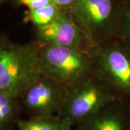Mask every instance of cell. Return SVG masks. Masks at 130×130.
Listing matches in <instances>:
<instances>
[{
    "mask_svg": "<svg viewBox=\"0 0 130 130\" xmlns=\"http://www.w3.org/2000/svg\"><path fill=\"white\" fill-rule=\"evenodd\" d=\"M36 45L42 72L66 88L93 73V49L95 46Z\"/></svg>",
    "mask_w": 130,
    "mask_h": 130,
    "instance_id": "obj_1",
    "label": "cell"
},
{
    "mask_svg": "<svg viewBox=\"0 0 130 130\" xmlns=\"http://www.w3.org/2000/svg\"><path fill=\"white\" fill-rule=\"evenodd\" d=\"M41 73L36 43H0V90L19 99L29 84Z\"/></svg>",
    "mask_w": 130,
    "mask_h": 130,
    "instance_id": "obj_2",
    "label": "cell"
},
{
    "mask_svg": "<svg viewBox=\"0 0 130 130\" xmlns=\"http://www.w3.org/2000/svg\"><path fill=\"white\" fill-rule=\"evenodd\" d=\"M106 84L91 73L67 88L58 116L75 125L93 116L113 101Z\"/></svg>",
    "mask_w": 130,
    "mask_h": 130,
    "instance_id": "obj_3",
    "label": "cell"
},
{
    "mask_svg": "<svg viewBox=\"0 0 130 130\" xmlns=\"http://www.w3.org/2000/svg\"><path fill=\"white\" fill-rule=\"evenodd\" d=\"M93 72L107 85L130 93V49L118 44L93 49Z\"/></svg>",
    "mask_w": 130,
    "mask_h": 130,
    "instance_id": "obj_4",
    "label": "cell"
},
{
    "mask_svg": "<svg viewBox=\"0 0 130 130\" xmlns=\"http://www.w3.org/2000/svg\"><path fill=\"white\" fill-rule=\"evenodd\" d=\"M66 90V88L41 72L26 87L19 99L30 116H58Z\"/></svg>",
    "mask_w": 130,
    "mask_h": 130,
    "instance_id": "obj_5",
    "label": "cell"
},
{
    "mask_svg": "<svg viewBox=\"0 0 130 130\" xmlns=\"http://www.w3.org/2000/svg\"><path fill=\"white\" fill-rule=\"evenodd\" d=\"M70 15L94 46H97L102 30L113 13L111 0H77Z\"/></svg>",
    "mask_w": 130,
    "mask_h": 130,
    "instance_id": "obj_6",
    "label": "cell"
},
{
    "mask_svg": "<svg viewBox=\"0 0 130 130\" xmlns=\"http://www.w3.org/2000/svg\"><path fill=\"white\" fill-rule=\"evenodd\" d=\"M37 36L38 43L41 45L93 48L86 44L93 46L64 9L50 23L37 28Z\"/></svg>",
    "mask_w": 130,
    "mask_h": 130,
    "instance_id": "obj_7",
    "label": "cell"
},
{
    "mask_svg": "<svg viewBox=\"0 0 130 130\" xmlns=\"http://www.w3.org/2000/svg\"><path fill=\"white\" fill-rule=\"evenodd\" d=\"M110 105L75 124V130H126L127 118L124 112Z\"/></svg>",
    "mask_w": 130,
    "mask_h": 130,
    "instance_id": "obj_8",
    "label": "cell"
},
{
    "mask_svg": "<svg viewBox=\"0 0 130 130\" xmlns=\"http://www.w3.org/2000/svg\"><path fill=\"white\" fill-rule=\"evenodd\" d=\"M61 119L57 115L34 116L17 121V130H60Z\"/></svg>",
    "mask_w": 130,
    "mask_h": 130,
    "instance_id": "obj_9",
    "label": "cell"
},
{
    "mask_svg": "<svg viewBox=\"0 0 130 130\" xmlns=\"http://www.w3.org/2000/svg\"><path fill=\"white\" fill-rule=\"evenodd\" d=\"M63 9L55 4H51L43 7L28 10L25 13V21L30 22L37 28L46 25L60 14Z\"/></svg>",
    "mask_w": 130,
    "mask_h": 130,
    "instance_id": "obj_10",
    "label": "cell"
},
{
    "mask_svg": "<svg viewBox=\"0 0 130 130\" xmlns=\"http://www.w3.org/2000/svg\"><path fill=\"white\" fill-rule=\"evenodd\" d=\"M18 100L0 90V129L14 120L18 113Z\"/></svg>",
    "mask_w": 130,
    "mask_h": 130,
    "instance_id": "obj_11",
    "label": "cell"
},
{
    "mask_svg": "<svg viewBox=\"0 0 130 130\" xmlns=\"http://www.w3.org/2000/svg\"><path fill=\"white\" fill-rule=\"evenodd\" d=\"M21 5L28 7V10L37 9L53 4L52 0H19Z\"/></svg>",
    "mask_w": 130,
    "mask_h": 130,
    "instance_id": "obj_12",
    "label": "cell"
},
{
    "mask_svg": "<svg viewBox=\"0 0 130 130\" xmlns=\"http://www.w3.org/2000/svg\"><path fill=\"white\" fill-rule=\"evenodd\" d=\"M77 0H52L53 4H55L57 6L64 9L67 7H71L74 5Z\"/></svg>",
    "mask_w": 130,
    "mask_h": 130,
    "instance_id": "obj_13",
    "label": "cell"
},
{
    "mask_svg": "<svg viewBox=\"0 0 130 130\" xmlns=\"http://www.w3.org/2000/svg\"><path fill=\"white\" fill-rule=\"evenodd\" d=\"M73 123L68 119H61L60 130H73Z\"/></svg>",
    "mask_w": 130,
    "mask_h": 130,
    "instance_id": "obj_14",
    "label": "cell"
},
{
    "mask_svg": "<svg viewBox=\"0 0 130 130\" xmlns=\"http://www.w3.org/2000/svg\"><path fill=\"white\" fill-rule=\"evenodd\" d=\"M127 18H128V21H129V23L130 24V11L127 13Z\"/></svg>",
    "mask_w": 130,
    "mask_h": 130,
    "instance_id": "obj_15",
    "label": "cell"
},
{
    "mask_svg": "<svg viewBox=\"0 0 130 130\" xmlns=\"http://www.w3.org/2000/svg\"><path fill=\"white\" fill-rule=\"evenodd\" d=\"M3 3V0H0V6L2 5V4Z\"/></svg>",
    "mask_w": 130,
    "mask_h": 130,
    "instance_id": "obj_16",
    "label": "cell"
},
{
    "mask_svg": "<svg viewBox=\"0 0 130 130\" xmlns=\"http://www.w3.org/2000/svg\"><path fill=\"white\" fill-rule=\"evenodd\" d=\"M0 130H6L5 129H3V128H2V129H0Z\"/></svg>",
    "mask_w": 130,
    "mask_h": 130,
    "instance_id": "obj_17",
    "label": "cell"
}]
</instances>
